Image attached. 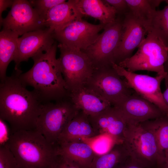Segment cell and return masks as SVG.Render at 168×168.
<instances>
[{"instance_id": "obj_1", "label": "cell", "mask_w": 168, "mask_h": 168, "mask_svg": "<svg viewBox=\"0 0 168 168\" xmlns=\"http://www.w3.org/2000/svg\"><path fill=\"white\" fill-rule=\"evenodd\" d=\"M14 70L0 84V119L9 124L11 133L35 129L43 105L21 79V71Z\"/></svg>"}, {"instance_id": "obj_2", "label": "cell", "mask_w": 168, "mask_h": 168, "mask_svg": "<svg viewBox=\"0 0 168 168\" xmlns=\"http://www.w3.org/2000/svg\"><path fill=\"white\" fill-rule=\"evenodd\" d=\"M58 44L55 41L46 52H40L32 57L34 64L29 71L20 75L22 81L43 103L56 101L68 97V91L56 54Z\"/></svg>"}, {"instance_id": "obj_3", "label": "cell", "mask_w": 168, "mask_h": 168, "mask_svg": "<svg viewBox=\"0 0 168 168\" xmlns=\"http://www.w3.org/2000/svg\"><path fill=\"white\" fill-rule=\"evenodd\" d=\"M6 144L20 168H54L59 158L58 145L49 142L35 129L11 133Z\"/></svg>"}, {"instance_id": "obj_4", "label": "cell", "mask_w": 168, "mask_h": 168, "mask_svg": "<svg viewBox=\"0 0 168 168\" xmlns=\"http://www.w3.org/2000/svg\"><path fill=\"white\" fill-rule=\"evenodd\" d=\"M123 143L133 160L147 168H162L165 159L155 137L141 123L128 124Z\"/></svg>"}, {"instance_id": "obj_5", "label": "cell", "mask_w": 168, "mask_h": 168, "mask_svg": "<svg viewBox=\"0 0 168 168\" xmlns=\"http://www.w3.org/2000/svg\"><path fill=\"white\" fill-rule=\"evenodd\" d=\"M80 110L68 96L57 101L43 104L35 129L49 142L58 145L60 134Z\"/></svg>"}, {"instance_id": "obj_6", "label": "cell", "mask_w": 168, "mask_h": 168, "mask_svg": "<svg viewBox=\"0 0 168 168\" xmlns=\"http://www.w3.org/2000/svg\"><path fill=\"white\" fill-rule=\"evenodd\" d=\"M147 35L135 54L117 65L132 72L146 70L168 75L164 65L168 59V46L151 31Z\"/></svg>"}, {"instance_id": "obj_7", "label": "cell", "mask_w": 168, "mask_h": 168, "mask_svg": "<svg viewBox=\"0 0 168 168\" xmlns=\"http://www.w3.org/2000/svg\"><path fill=\"white\" fill-rule=\"evenodd\" d=\"M84 85L114 106L135 92L112 66L95 68Z\"/></svg>"}, {"instance_id": "obj_8", "label": "cell", "mask_w": 168, "mask_h": 168, "mask_svg": "<svg viewBox=\"0 0 168 168\" xmlns=\"http://www.w3.org/2000/svg\"><path fill=\"white\" fill-rule=\"evenodd\" d=\"M60 52L58 59L61 71L69 92L83 85L95 69L91 61L84 51L58 45Z\"/></svg>"}, {"instance_id": "obj_9", "label": "cell", "mask_w": 168, "mask_h": 168, "mask_svg": "<svg viewBox=\"0 0 168 168\" xmlns=\"http://www.w3.org/2000/svg\"><path fill=\"white\" fill-rule=\"evenodd\" d=\"M123 19L117 16L113 22L106 25L95 42L83 51L95 68L111 66L121 38Z\"/></svg>"}, {"instance_id": "obj_10", "label": "cell", "mask_w": 168, "mask_h": 168, "mask_svg": "<svg viewBox=\"0 0 168 168\" xmlns=\"http://www.w3.org/2000/svg\"><path fill=\"white\" fill-rule=\"evenodd\" d=\"M112 66L125 79L130 87L156 105L164 115L168 116V106L164 100L160 87L161 82L168 75L157 74L152 77L128 71L114 63Z\"/></svg>"}, {"instance_id": "obj_11", "label": "cell", "mask_w": 168, "mask_h": 168, "mask_svg": "<svg viewBox=\"0 0 168 168\" xmlns=\"http://www.w3.org/2000/svg\"><path fill=\"white\" fill-rule=\"evenodd\" d=\"M105 25H95L82 19L76 20L60 30H54L55 40L68 47L84 51L96 40Z\"/></svg>"}, {"instance_id": "obj_12", "label": "cell", "mask_w": 168, "mask_h": 168, "mask_svg": "<svg viewBox=\"0 0 168 168\" xmlns=\"http://www.w3.org/2000/svg\"><path fill=\"white\" fill-rule=\"evenodd\" d=\"M3 29L17 33L19 36L46 28L43 20L29 0H14L11 9L3 18Z\"/></svg>"}, {"instance_id": "obj_13", "label": "cell", "mask_w": 168, "mask_h": 168, "mask_svg": "<svg viewBox=\"0 0 168 168\" xmlns=\"http://www.w3.org/2000/svg\"><path fill=\"white\" fill-rule=\"evenodd\" d=\"M148 30L129 12L124 15L120 40L114 55V63L118 64L130 58L134 50L145 38Z\"/></svg>"}, {"instance_id": "obj_14", "label": "cell", "mask_w": 168, "mask_h": 168, "mask_svg": "<svg viewBox=\"0 0 168 168\" xmlns=\"http://www.w3.org/2000/svg\"><path fill=\"white\" fill-rule=\"evenodd\" d=\"M54 30L46 28L27 32L17 40V52L15 60V69L19 68L20 63L27 61L40 52L49 50L55 42Z\"/></svg>"}, {"instance_id": "obj_15", "label": "cell", "mask_w": 168, "mask_h": 168, "mask_svg": "<svg viewBox=\"0 0 168 168\" xmlns=\"http://www.w3.org/2000/svg\"><path fill=\"white\" fill-rule=\"evenodd\" d=\"M114 107L129 124L141 123L166 115L156 105L135 91Z\"/></svg>"}, {"instance_id": "obj_16", "label": "cell", "mask_w": 168, "mask_h": 168, "mask_svg": "<svg viewBox=\"0 0 168 168\" xmlns=\"http://www.w3.org/2000/svg\"><path fill=\"white\" fill-rule=\"evenodd\" d=\"M88 117L97 135L107 134L112 137L117 143H123L124 132L128 124L115 107L111 106Z\"/></svg>"}, {"instance_id": "obj_17", "label": "cell", "mask_w": 168, "mask_h": 168, "mask_svg": "<svg viewBox=\"0 0 168 168\" xmlns=\"http://www.w3.org/2000/svg\"><path fill=\"white\" fill-rule=\"evenodd\" d=\"M58 152L67 163L78 168H90L96 154L88 144L82 140L61 143Z\"/></svg>"}, {"instance_id": "obj_18", "label": "cell", "mask_w": 168, "mask_h": 168, "mask_svg": "<svg viewBox=\"0 0 168 168\" xmlns=\"http://www.w3.org/2000/svg\"><path fill=\"white\" fill-rule=\"evenodd\" d=\"M68 96L79 110L88 115L97 114L112 106L84 84L69 92Z\"/></svg>"}, {"instance_id": "obj_19", "label": "cell", "mask_w": 168, "mask_h": 168, "mask_svg": "<svg viewBox=\"0 0 168 168\" xmlns=\"http://www.w3.org/2000/svg\"><path fill=\"white\" fill-rule=\"evenodd\" d=\"M78 0H69L53 7L45 20L46 28L60 30L84 16L78 7Z\"/></svg>"}, {"instance_id": "obj_20", "label": "cell", "mask_w": 168, "mask_h": 168, "mask_svg": "<svg viewBox=\"0 0 168 168\" xmlns=\"http://www.w3.org/2000/svg\"><path fill=\"white\" fill-rule=\"evenodd\" d=\"M97 135L92 127L88 115L80 110L68 123L59 136L58 144L82 140Z\"/></svg>"}, {"instance_id": "obj_21", "label": "cell", "mask_w": 168, "mask_h": 168, "mask_svg": "<svg viewBox=\"0 0 168 168\" xmlns=\"http://www.w3.org/2000/svg\"><path fill=\"white\" fill-rule=\"evenodd\" d=\"M78 5L83 16L91 17L106 25L114 22L117 12L105 0H78Z\"/></svg>"}, {"instance_id": "obj_22", "label": "cell", "mask_w": 168, "mask_h": 168, "mask_svg": "<svg viewBox=\"0 0 168 168\" xmlns=\"http://www.w3.org/2000/svg\"><path fill=\"white\" fill-rule=\"evenodd\" d=\"M19 35L9 30L2 29L0 32V79L6 77L7 67L14 61L17 52V40Z\"/></svg>"}, {"instance_id": "obj_23", "label": "cell", "mask_w": 168, "mask_h": 168, "mask_svg": "<svg viewBox=\"0 0 168 168\" xmlns=\"http://www.w3.org/2000/svg\"><path fill=\"white\" fill-rule=\"evenodd\" d=\"M130 157L123 143L116 144L108 152L96 154L90 168H117Z\"/></svg>"}, {"instance_id": "obj_24", "label": "cell", "mask_w": 168, "mask_h": 168, "mask_svg": "<svg viewBox=\"0 0 168 168\" xmlns=\"http://www.w3.org/2000/svg\"><path fill=\"white\" fill-rule=\"evenodd\" d=\"M153 134L160 151L165 159L168 155V116L141 123Z\"/></svg>"}, {"instance_id": "obj_25", "label": "cell", "mask_w": 168, "mask_h": 168, "mask_svg": "<svg viewBox=\"0 0 168 168\" xmlns=\"http://www.w3.org/2000/svg\"><path fill=\"white\" fill-rule=\"evenodd\" d=\"M129 12L147 29L148 32L156 10L153 9L148 0H126Z\"/></svg>"}, {"instance_id": "obj_26", "label": "cell", "mask_w": 168, "mask_h": 168, "mask_svg": "<svg viewBox=\"0 0 168 168\" xmlns=\"http://www.w3.org/2000/svg\"><path fill=\"white\" fill-rule=\"evenodd\" d=\"M165 1L167 5L162 10L155 11L149 31L153 33L168 46V0Z\"/></svg>"}, {"instance_id": "obj_27", "label": "cell", "mask_w": 168, "mask_h": 168, "mask_svg": "<svg viewBox=\"0 0 168 168\" xmlns=\"http://www.w3.org/2000/svg\"><path fill=\"white\" fill-rule=\"evenodd\" d=\"M82 140L88 144L96 153L99 155L108 152L115 144H118L112 137L107 134L83 138Z\"/></svg>"}, {"instance_id": "obj_28", "label": "cell", "mask_w": 168, "mask_h": 168, "mask_svg": "<svg viewBox=\"0 0 168 168\" xmlns=\"http://www.w3.org/2000/svg\"><path fill=\"white\" fill-rule=\"evenodd\" d=\"M29 1L31 5L44 22L48 12L53 7L66 1L65 0H30Z\"/></svg>"}, {"instance_id": "obj_29", "label": "cell", "mask_w": 168, "mask_h": 168, "mask_svg": "<svg viewBox=\"0 0 168 168\" xmlns=\"http://www.w3.org/2000/svg\"><path fill=\"white\" fill-rule=\"evenodd\" d=\"M0 168H20L16 158L6 144L0 147Z\"/></svg>"}, {"instance_id": "obj_30", "label": "cell", "mask_w": 168, "mask_h": 168, "mask_svg": "<svg viewBox=\"0 0 168 168\" xmlns=\"http://www.w3.org/2000/svg\"><path fill=\"white\" fill-rule=\"evenodd\" d=\"M116 10L117 14L124 15L129 10L126 0H105Z\"/></svg>"}, {"instance_id": "obj_31", "label": "cell", "mask_w": 168, "mask_h": 168, "mask_svg": "<svg viewBox=\"0 0 168 168\" xmlns=\"http://www.w3.org/2000/svg\"><path fill=\"white\" fill-rule=\"evenodd\" d=\"M0 146L5 144L10 135V130L6 123L0 119Z\"/></svg>"}, {"instance_id": "obj_32", "label": "cell", "mask_w": 168, "mask_h": 168, "mask_svg": "<svg viewBox=\"0 0 168 168\" xmlns=\"http://www.w3.org/2000/svg\"><path fill=\"white\" fill-rule=\"evenodd\" d=\"M118 168H147L133 160L130 157Z\"/></svg>"}, {"instance_id": "obj_33", "label": "cell", "mask_w": 168, "mask_h": 168, "mask_svg": "<svg viewBox=\"0 0 168 168\" xmlns=\"http://www.w3.org/2000/svg\"><path fill=\"white\" fill-rule=\"evenodd\" d=\"M14 0H0V24L1 26L3 18L2 16V12L6 10L7 8L12 7Z\"/></svg>"}, {"instance_id": "obj_34", "label": "cell", "mask_w": 168, "mask_h": 168, "mask_svg": "<svg viewBox=\"0 0 168 168\" xmlns=\"http://www.w3.org/2000/svg\"><path fill=\"white\" fill-rule=\"evenodd\" d=\"M59 156L58 159L54 168H78L68 164Z\"/></svg>"}, {"instance_id": "obj_35", "label": "cell", "mask_w": 168, "mask_h": 168, "mask_svg": "<svg viewBox=\"0 0 168 168\" xmlns=\"http://www.w3.org/2000/svg\"><path fill=\"white\" fill-rule=\"evenodd\" d=\"M164 80H165L166 89L162 93V96L165 102L168 106V76Z\"/></svg>"}, {"instance_id": "obj_36", "label": "cell", "mask_w": 168, "mask_h": 168, "mask_svg": "<svg viewBox=\"0 0 168 168\" xmlns=\"http://www.w3.org/2000/svg\"><path fill=\"white\" fill-rule=\"evenodd\" d=\"M152 7L153 9L156 10V8L158 7L162 2L165 1L161 0H148Z\"/></svg>"}, {"instance_id": "obj_37", "label": "cell", "mask_w": 168, "mask_h": 168, "mask_svg": "<svg viewBox=\"0 0 168 168\" xmlns=\"http://www.w3.org/2000/svg\"><path fill=\"white\" fill-rule=\"evenodd\" d=\"M162 168H168V155L165 158L164 163Z\"/></svg>"}, {"instance_id": "obj_38", "label": "cell", "mask_w": 168, "mask_h": 168, "mask_svg": "<svg viewBox=\"0 0 168 168\" xmlns=\"http://www.w3.org/2000/svg\"><path fill=\"white\" fill-rule=\"evenodd\" d=\"M165 71L168 74V59L164 65Z\"/></svg>"}]
</instances>
